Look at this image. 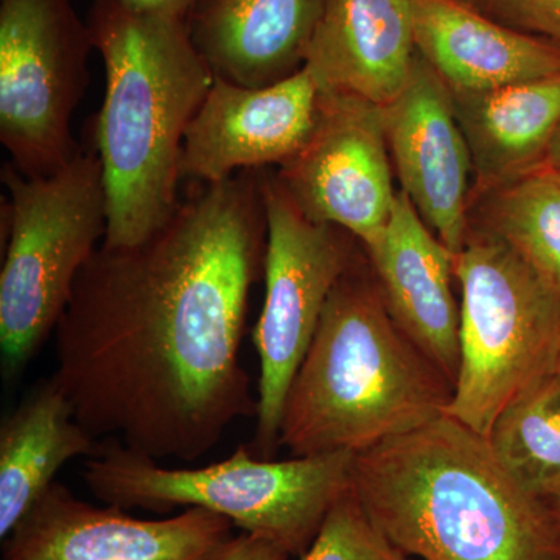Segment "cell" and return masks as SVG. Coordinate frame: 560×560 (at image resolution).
I'll return each instance as SVG.
<instances>
[{"instance_id":"24","label":"cell","mask_w":560,"mask_h":560,"mask_svg":"<svg viewBox=\"0 0 560 560\" xmlns=\"http://www.w3.org/2000/svg\"><path fill=\"white\" fill-rule=\"evenodd\" d=\"M290 555L278 545L259 536L243 533L231 537L210 560H289Z\"/></svg>"},{"instance_id":"3","label":"cell","mask_w":560,"mask_h":560,"mask_svg":"<svg viewBox=\"0 0 560 560\" xmlns=\"http://www.w3.org/2000/svg\"><path fill=\"white\" fill-rule=\"evenodd\" d=\"M88 25L106 77L94 130L106 198L103 246L127 248L178 208L184 138L215 75L186 20L94 0Z\"/></svg>"},{"instance_id":"9","label":"cell","mask_w":560,"mask_h":560,"mask_svg":"<svg viewBox=\"0 0 560 560\" xmlns=\"http://www.w3.org/2000/svg\"><path fill=\"white\" fill-rule=\"evenodd\" d=\"M91 49L72 0H0V140L21 175L49 176L80 153L70 127Z\"/></svg>"},{"instance_id":"20","label":"cell","mask_w":560,"mask_h":560,"mask_svg":"<svg viewBox=\"0 0 560 560\" xmlns=\"http://www.w3.org/2000/svg\"><path fill=\"white\" fill-rule=\"evenodd\" d=\"M470 224L506 243L560 301V173L544 164L475 195Z\"/></svg>"},{"instance_id":"17","label":"cell","mask_w":560,"mask_h":560,"mask_svg":"<svg viewBox=\"0 0 560 560\" xmlns=\"http://www.w3.org/2000/svg\"><path fill=\"white\" fill-rule=\"evenodd\" d=\"M416 46L451 91L481 92L560 73V46L490 20L463 0H411Z\"/></svg>"},{"instance_id":"13","label":"cell","mask_w":560,"mask_h":560,"mask_svg":"<svg viewBox=\"0 0 560 560\" xmlns=\"http://www.w3.org/2000/svg\"><path fill=\"white\" fill-rule=\"evenodd\" d=\"M320 91L308 69L261 88L215 77L186 132L180 176L215 184L237 173L282 167L318 120Z\"/></svg>"},{"instance_id":"4","label":"cell","mask_w":560,"mask_h":560,"mask_svg":"<svg viewBox=\"0 0 560 560\" xmlns=\"http://www.w3.org/2000/svg\"><path fill=\"white\" fill-rule=\"evenodd\" d=\"M453 385L397 327L355 261L331 291L291 382L279 445L291 456L360 453L445 415Z\"/></svg>"},{"instance_id":"1","label":"cell","mask_w":560,"mask_h":560,"mask_svg":"<svg viewBox=\"0 0 560 560\" xmlns=\"http://www.w3.org/2000/svg\"><path fill=\"white\" fill-rule=\"evenodd\" d=\"M265 246L249 171L202 184L145 242L95 250L54 334L51 378L81 425L189 463L256 416L241 348Z\"/></svg>"},{"instance_id":"21","label":"cell","mask_w":560,"mask_h":560,"mask_svg":"<svg viewBox=\"0 0 560 560\" xmlns=\"http://www.w3.org/2000/svg\"><path fill=\"white\" fill-rule=\"evenodd\" d=\"M488 441L512 477L536 495L560 485V374L537 383L512 401L490 430Z\"/></svg>"},{"instance_id":"11","label":"cell","mask_w":560,"mask_h":560,"mask_svg":"<svg viewBox=\"0 0 560 560\" xmlns=\"http://www.w3.org/2000/svg\"><path fill=\"white\" fill-rule=\"evenodd\" d=\"M232 526L198 508L143 521L110 504L92 506L55 481L11 530L2 560H210Z\"/></svg>"},{"instance_id":"19","label":"cell","mask_w":560,"mask_h":560,"mask_svg":"<svg viewBox=\"0 0 560 560\" xmlns=\"http://www.w3.org/2000/svg\"><path fill=\"white\" fill-rule=\"evenodd\" d=\"M103 451L54 378L43 381L0 425V537L54 485L62 466Z\"/></svg>"},{"instance_id":"12","label":"cell","mask_w":560,"mask_h":560,"mask_svg":"<svg viewBox=\"0 0 560 560\" xmlns=\"http://www.w3.org/2000/svg\"><path fill=\"white\" fill-rule=\"evenodd\" d=\"M382 113L400 190L458 256L470 231L474 162L452 92L419 51L404 91Z\"/></svg>"},{"instance_id":"5","label":"cell","mask_w":560,"mask_h":560,"mask_svg":"<svg viewBox=\"0 0 560 560\" xmlns=\"http://www.w3.org/2000/svg\"><path fill=\"white\" fill-rule=\"evenodd\" d=\"M353 453L261 459L248 447L205 467H167L124 445H103L81 477L92 495L121 510L165 512L198 508L228 518L243 533L302 556L342 493Z\"/></svg>"},{"instance_id":"23","label":"cell","mask_w":560,"mask_h":560,"mask_svg":"<svg viewBox=\"0 0 560 560\" xmlns=\"http://www.w3.org/2000/svg\"><path fill=\"white\" fill-rule=\"evenodd\" d=\"M471 9L514 31L560 46V0H463Z\"/></svg>"},{"instance_id":"27","label":"cell","mask_w":560,"mask_h":560,"mask_svg":"<svg viewBox=\"0 0 560 560\" xmlns=\"http://www.w3.org/2000/svg\"><path fill=\"white\" fill-rule=\"evenodd\" d=\"M544 500L547 501L548 506H550L552 515H555L556 522H558L560 529V485L558 488L552 490L551 493H548Z\"/></svg>"},{"instance_id":"25","label":"cell","mask_w":560,"mask_h":560,"mask_svg":"<svg viewBox=\"0 0 560 560\" xmlns=\"http://www.w3.org/2000/svg\"><path fill=\"white\" fill-rule=\"evenodd\" d=\"M121 2L136 10L167 14V16L187 21V16L198 0H121Z\"/></svg>"},{"instance_id":"10","label":"cell","mask_w":560,"mask_h":560,"mask_svg":"<svg viewBox=\"0 0 560 560\" xmlns=\"http://www.w3.org/2000/svg\"><path fill=\"white\" fill-rule=\"evenodd\" d=\"M276 176L305 217L341 228L371 249L388 226L399 191L381 106L320 92L315 130Z\"/></svg>"},{"instance_id":"2","label":"cell","mask_w":560,"mask_h":560,"mask_svg":"<svg viewBox=\"0 0 560 560\" xmlns=\"http://www.w3.org/2000/svg\"><path fill=\"white\" fill-rule=\"evenodd\" d=\"M350 490L416 560H560L547 501L448 415L353 455Z\"/></svg>"},{"instance_id":"15","label":"cell","mask_w":560,"mask_h":560,"mask_svg":"<svg viewBox=\"0 0 560 560\" xmlns=\"http://www.w3.org/2000/svg\"><path fill=\"white\" fill-rule=\"evenodd\" d=\"M416 55L411 0H327L304 66L323 94L383 108L404 91Z\"/></svg>"},{"instance_id":"22","label":"cell","mask_w":560,"mask_h":560,"mask_svg":"<svg viewBox=\"0 0 560 560\" xmlns=\"http://www.w3.org/2000/svg\"><path fill=\"white\" fill-rule=\"evenodd\" d=\"M301 560H416L374 525L350 488L331 506Z\"/></svg>"},{"instance_id":"14","label":"cell","mask_w":560,"mask_h":560,"mask_svg":"<svg viewBox=\"0 0 560 560\" xmlns=\"http://www.w3.org/2000/svg\"><path fill=\"white\" fill-rule=\"evenodd\" d=\"M366 254L390 318L455 386L459 370L455 254L423 223L400 189L388 226Z\"/></svg>"},{"instance_id":"28","label":"cell","mask_w":560,"mask_h":560,"mask_svg":"<svg viewBox=\"0 0 560 560\" xmlns=\"http://www.w3.org/2000/svg\"><path fill=\"white\" fill-rule=\"evenodd\" d=\"M558 372H559V374H560V355H559Z\"/></svg>"},{"instance_id":"16","label":"cell","mask_w":560,"mask_h":560,"mask_svg":"<svg viewBox=\"0 0 560 560\" xmlns=\"http://www.w3.org/2000/svg\"><path fill=\"white\" fill-rule=\"evenodd\" d=\"M327 0H198L191 43L213 75L261 88L304 68Z\"/></svg>"},{"instance_id":"6","label":"cell","mask_w":560,"mask_h":560,"mask_svg":"<svg viewBox=\"0 0 560 560\" xmlns=\"http://www.w3.org/2000/svg\"><path fill=\"white\" fill-rule=\"evenodd\" d=\"M7 250L0 271V353L5 383L18 381L68 308L84 265L106 234L97 153L83 151L49 176L28 178L11 164Z\"/></svg>"},{"instance_id":"8","label":"cell","mask_w":560,"mask_h":560,"mask_svg":"<svg viewBox=\"0 0 560 560\" xmlns=\"http://www.w3.org/2000/svg\"><path fill=\"white\" fill-rule=\"evenodd\" d=\"M267 246L265 298L253 341L260 361L254 455L271 459L291 382L311 348L331 291L353 259L348 232L316 223L276 175L261 173Z\"/></svg>"},{"instance_id":"26","label":"cell","mask_w":560,"mask_h":560,"mask_svg":"<svg viewBox=\"0 0 560 560\" xmlns=\"http://www.w3.org/2000/svg\"><path fill=\"white\" fill-rule=\"evenodd\" d=\"M545 165H548L552 171L560 173V127L559 130L556 131L555 139H552Z\"/></svg>"},{"instance_id":"7","label":"cell","mask_w":560,"mask_h":560,"mask_svg":"<svg viewBox=\"0 0 560 560\" xmlns=\"http://www.w3.org/2000/svg\"><path fill=\"white\" fill-rule=\"evenodd\" d=\"M455 275L459 370L445 415L488 438L512 401L558 372L560 301L506 243L471 224Z\"/></svg>"},{"instance_id":"18","label":"cell","mask_w":560,"mask_h":560,"mask_svg":"<svg viewBox=\"0 0 560 560\" xmlns=\"http://www.w3.org/2000/svg\"><path fill=\"white\" fill-rule=\"evenodd\" d=\"M451 92L474 162L471 198L547 162L560 127V73L499 90Z\"/></svg>"}]
</instances>
